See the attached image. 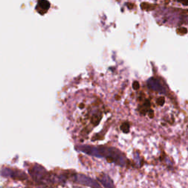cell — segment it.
I'll return each mask as SVG.
<instances>
[{
    "label": "cell",
    "mask_w": 188,
    "mask_h": 188,
    "mask_svg": "<svg viewBox=\"0 0 188 188\" xmlns=\"http://www.w3.org/2000/svg\"><path fill=\"white\" fill-rule=\"evenodd\" d=\"M76 149L93 157L106 158L109 163H116L121 166L125 165V160L121 152L115 148L81 145L76 146Z\"/></svg>",
    "instance_id": "6da1fadb"
},
{
    "label": "cell",
    "mask_w": 188,
    "mask_h": 188,
    "mask_svg": "<svg viewBox=\"0 0 188 188\" xmlns=\"http://www.w3.org/2000/svg\"><path fill=\"white\" fill-rule=\"evenodd\" d=\"M74 180L77 183L82 184V185L87 186L90 188H102L101 186L98 184V182L95 181L94 179L91 178L88 176L82 174H77L74 176Z\"/></svg>",
    "instance_id": "7a4b0ae2"
},
{
    "label": "cell",
    "mask_w": 188,
    "mask_h": 188,
    "mask_svg": "<svg viewBox=\"0 0 188 188\" xmlns=\"http://www.w3.org/2000/svg\"><path fill=\"white\" fill-rule=\"evenodd\" d=\"M1 174L4 177H12L13 178H17V179H25L27 178L25 173L19 171L13 170L8 167H4L2 169Z\"/></svg>",
    "instance_id": "3957f363"
},
{
    "label": "cell",
    "mask_w": 188,
    "mask_h": 188,
    "mask_svg": "<svg viewBox=\"0 0 188 188\" xmlns=\"http://www.w3.org/2000/svg\"><path fill=\"white\" fill-rule=\"evenodd\" d=\"M46 170L42 166L38 165H35L32 170L30 171V174L35 181H40L44 177L46 174Z\"/></svg>",
    "instance_id": "277c9868"
},
{
    "label": "cell",
    "mask_w": 188,
    "mask_h": 188,
    "mask_svg": "<svg viewBox=\"0 0 188 188\" xmlns=\"http://www.w3.org/2000/svg\"><path fill=\"white\" fill-rule=\"evenodd\" d=\"M98 180L106 188H115L113 181L107 174H102L98 177Z\"/></svg>",
    "instance_id": "5b68a950"
},
{
    "label": "cell",
    "mask_w": 188,
    "mask_h": 188,
    "mask_svg": "<svg viewBox=\"0 0 188 188\" xmlns=\"http://www.w3.org/2000/svg\"><path fill=\"white\" fill-rule=\"evenodd\" d=\"M50 7V4L46 0H40L39 1L38 6H37V10L40 13L44 14L49 10Z\"/></svg>",
    "instance_id": "8992f818"
},
{
    "label": "cell",
    "mask_w": 188,
    "mask_h": 188,
    "mask_svg": "<svg viewBox=\"0 0 188 188\" xmlns=\"http://www.w3.org/2000/svg\"><path fill=\"white\" fill-rule=\"evenodd\" d=\"M140 7L143 10H147V11H150V10H154V7H155L154 5H151V4L146 3V2H143V3L141 4Z\"/></svg>",
    "instance_id": "52a82bcc"
},
{
    "label": "cell",
    "mask_w": 188,
    "mask_h": 188,
    "mask_svg": "<svg viewBox=\"0 0 188 188\" xmlns=\"http://www.w3.org/2000/svg\"><path fill=\"white\" fill-rule=\"evenodd\" d=\"M121 128L122 131L124 132H125V133L129 132V124H127V123H124V124H123L121 126Z\"/></svg>",
    "instance_id": "ba28073f"
},
{
    "label": "cell",
    "mask_w": 188,
    "mask_h": 188,
    "mask_svg": "<svg viewBox=\"0 0 188 188\" xmlns=\"http://www.w3.org/2000/svg\"><path fill=\"white\" fill-rule=\"evenodd\" d=\"M176 33H178V35H185L187 34V28L182 27V28H178V29H176Z\"/></svg>",
    "instance_id": "9c48e42d"
},
{
    "label": "cell",
    "mask_w": 188,
    "mask_h": 188,
    "mask_svg": "<svg viewBox=\"0 0 188 188\" xmlns=\"http://www.w3.org/2000/svg\"><path fill=\"white\" fill-rule=\"evenodd\" d=\"M164 103H165V98L164 97H160L159 98L157 99V104L159 105L163 106L164 105Z\"/></svg>",
    "instance_id": "30bf717a"
},
{
    "label": "cell",
    "mask_w": 188,
    "mask_h": 188,
    "mask_svg": "<svg viewBox=\"0 0 188 188\" xmlns=\"http://www.w3.org/2000/svg\"><path fill=\"white\" fill-rule=\"evenodd\" d=\"M132 87H133L134 90H138L140 87V84L138 82H137V81L134 82L132 84Z\"/></svg>",
    "instance_id": "8fae6325"
},
{
    "label": "cell",
    "mask_w": 188,
    "mask_h": 188,
    "mask_svg": "<svg viewBox=\"0 0 188 188\" xmlns=\"http://www.w3.org/2000/svg\"><path fill=\"white\" fill-rule=\"evenodd\" d=\"M149 116H150V118H153L154 117V113L152 111L149 112Z\"/></svg>",
    "instance_id": "7c38bea8"
},
{
    "label": "cell",
    "mask_w": 188,
    "mask_h": 188,
    "mask_svg": "<svg viewBox=\"0 0 188 188\" xmlns=\"http://www.w3.org/2000/svg\"><path fill=\"white\" fill-rule=\"evenodd\" d=\"M79 107H80V108L82 107V108H83V107H84V105H83V104H81V105H79Z\"/></svg>",
    "instance_id": "4fadbf2b"
}]
</instances>
